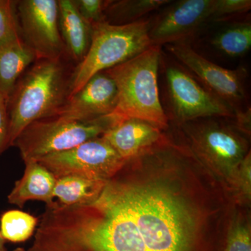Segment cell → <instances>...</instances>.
Segmentation results:
<instances>
[{
  "instance_id": "cell-1",
  "label": "cell",
  "mask_w": 251,
  "mask_h": 251,
  "mask_svg": "<svg viewBox=\"0 0 251 251\" xmlns=\"http://www.w3.org/2000/svg\"><path fill=\"white\" fill-rule=\"evenodd\" d=\"M179 179L117 174L97 199L64 206L55 225L72 251H193L201 212Z\"/></svg>"
},
{
  "instance_id": "cell-2",
  "label": "cell",
  "mask_w": 251,
  "mask_h": 251,
  "mask_svg": "<svg viewBox=\"0 0 251 251\" xmlns=\"http://www.w3.org/2000/svg\"><path fill=\"white\" fill-rule=\"evenodd\" d=\"M72 61L69 56L36 59L20 77L7 100L9 148L28 125L56 116L67 103L75 67Z\"/></svg>"
},
{
  "instance_id": "cell-3",
  "label": "cell",
  "mask_w": 251,
  "mask_h": 251,
  "mask_svg": "<svg viewBox=\"0 0 251 251\" xmlns=\"http://www.w3.org/2000/svg\"><path fill=\"white\" fill-rule=\"evenodd\" d=\"M160 59L161 47L151 46L129 60L105 71L117 86V105L112 115L144 120L161 129L168 126L158 91Z\"/></svg>"
},
{
  "instance_id": "cell-4",
  "label": "cell",
  "mask_w": 251,
  "mask_h": 251,
  "mask_svg": "<svg viewBox=\"0 0 251 251\" xmlns=\"http://www.w3.org/2000/svg\"><path fill=\"white\" fill-rule=\"evenodd\" d=\"M150 23L151 20L143 18L122 25L106 21L92 25L90 46L74 69L69 98L96 74L126 62L151 47Z\"/></svg>"
},
{
  "instance_id": "cell-5",
  "label": "cell",
  "mask_w": 251,
  "mask_h": 251,
  "mask_svg": "<svg viewBox=\"0 0 251 251\" xmlns=\"http://www.w3.org/2000/svg\"><path fill=\"white\" fill-rule=\"evenodd\" d=\"M109 115L90 121L58 116L37 120L28 125L14 142L23 161H38L50 153L67 151L102 136L118 120Z\"/></svg>"
},
{
  "instance_id": "cell-6",
  "label": "cell",
  "mask_w": 251,
  "mask_h": 251,
  "mask_svg": "<svg viewBox=\"0 0 251 251\" xmlns=\"http://www.w3.org/2000/svg\"><path fill=\"white\" fill-rule=\"evenodd\" d=\"M181 125L195 156L233 186L239 167L248 154L247 140L219 122H187Z\"/></svg>"
},
{
  "instance_id": "cell-7",
  "label": "cell",
  "mask_w": 251,
  "mask_h": 251,
  "mask_svg": "<svg viewBox=\"0 0 251 251\" xmlns=\"http://www.w3.org/2000/svg\"><path fill=\"white\" fill-rule=\"evenodd\" d=\"M38 162L56 179L75 175L103 181L114 177L126 163L102 136L67 151L50 153Z\"/></svg>"
},
{
  "instance_id": "cell-8",
  "label": "cell",
  "mask_w": 251,
  "mask_h": 251,
  "mask_svg": "<svg viewBox=\"0 0 251 251\" xmlns=\"http://www.w3.org/2000/svg\"><path fill=\"white\" fill-rule=\"evenodd\" d=\"M16 11L21 37L36 59L69 56L59 29L58 0L17 1Z\"/></svg>"
},
{
  "instance_id": "cell-9",
  "label": "cell",
  "mask_w": 251,
  "mask_h": 251,
  "mask_svg": "<svg viewBox=\"0 0 251 251\" xmlns=\"http://www.w3.org/2000/svg\"><path fill=\"white\" fill-rule=\"evenodd\" d=\"M166 75L172 110L180 123L211 117H235V110L231 105L200 85L186 71L170 66Z\"/></svg>"
},
{
  "instance_id": "cell-10",
  "label": "cell",
  "mask_w": 251,
  "mask_h": 251,
  "mask_svg": "<svg viewBox=\"0 0 251 251\" xmlns=\"http://www.w3.org/2000/svg\"><path fill=\"white\" fill-rule=\"evenodd\" d=\"M166 46L175 58L202 81L206 88L231 105L235 112L242 109L239 106L246 97V69L229 70L220 67L198 54L184 41Z\"/></svg>"
},
{
  "instance_id": "cell-11",
  "label": "cell",
  "mask_w": 251,
  "mask_h": 251,
  "mask_svg": "<svg viewBox=\"0 0 251 251\" xmlns=\"http://www.w3.org/2000/svg\"><path fill=\"white\" fill-rule=\"evenodd\" d=\"M214 0L172 1L150 23L151 45H168L184 41L203 23L209 21Z\"/></svg>"
},
{
  "instance_id": "cell-12",
  "label": "cell",
  "mask_w": 251,
  "mask_h": 251,
  "mask_svg": "<svg viewBox=\"0 0 251 251\" xmlns=\"http://www.w3.org/2000/svg\"><path fill=\"white\" fill-rule=\"evenodd\" d=\"M117 100L115 81L106 72L98 73L68 99L56 116L90 121L111 115L116 108Z\"/></svg>"
},
{
  "instance_id": "cell-13",
  "label": "cell",
  "mask_w": 251,
  "mask_h": 251,
  "mask_svg": "<svg viewBox=\"0 0 251 251\" xmlns=\"http://www.w3.org/2000/svg\"><path fill=\"white\" fill-rule=\"evenodd\" d=\"M161 128L135 118H119L102 138L128 161L151 148L163 138Z\"/></svg>"
},
{
  "instance_id": "cell-14",
  "label": "cell",
  "mask_w": 251,
  "mask_h": 251,
  "mask_svg": "<svg viewBox=\"0 0 251 251\" xmlns=\"http://www.w3.org/2000/svg\"><path fill=\"white\" fill-rule=\"evenodd\" d=\"M22 177L16 181L8 196L10 204L22 208L30 201L45 202L47 206L54 205L53 191L56 179L52 173L38 161L25 162Z\"/></svg>"
},
{
  "instance_id": "cell-15",
  "label": "cell",
  "mask_w": 251,
  "mask_h": 251,
  "mask_svg": "<svg viewBox=\"0 0 251 251\" xmlns=\"http://www.w3.org/2000/svg\"><path fill=\"white\" fill-rule=\"evenodd\" d=\"M58 4L61 35L68 55L77 64L90 48L92 27L77 11L74 0H58Z\"/></svg>"
},
{
  "instance_id": "cell-16",
  "label": "cell",
  "mask_w": 251,
  "mask_h": 251,
  "mask_svg": "<svg viewBox=\"0 0 251 251\" xmlns=\"http://www.w3.org/2000/svg\"><path fill=\"white\" fill-rule=\"evenodd\" d=\"M36 59L34 51L22 38L0 47V93L7 100L20 77Z\"/></svg>"
},
{
  "instance_id": "cell-17",
  "label": "cell",
  "mask_w": 251,
  "mask_h": 251,
  "mask_svg": "<svg viewBox=\"0 0 251 251\" xmlns=\"http://www.w3.org/2000/svg\"><path fill=\"white\" fill-rule=\"evenodd\" d=\"M107 181L87 179L75 175L62 176L56 180L53 197L57 198L59 204L63 206L90 204L97 199Z\"/></svg>"
},
{
  "instance_id": "cell-18",
  "label": "cell",
  "mask_w": 251,
  "mask_h": 251,
  "mask_svg": "<svg viewBox=\"0 0 251 251\" xmlns=\"http://www.w3.org/2000/svg\"><path fill=\"white\" fill-rule=\"evenodd\" d=\"M171 0H108L104 11L105 21L115 25L130 24L145 15L164 7Z\"/></svg>"
},
{
  "instance_id": "cell-19",
  "label": "cell",
  "mask_w": 251,
  "mask_h": 251,
  "mask_svg": "<svg viewBox=\"0 0 251 251\" xmlns=\"http://www.w3.org/2000/svg\"><path fill=\"white\" fill-rule=\"evenodd\" d=\"M214 49L229 57H241L251 47L250 22L234 23L220 31L211 41Z\"/></svg>"
},
{
  "instance_id": "cell-20",
  "label": "cell",
  "mask_w": 251,
  "mask_h": 251,
  "mask_svg": "<svg viewBox=\"0 0 251 251\" xmlns=\"http://www.w3.org/2000/svg\"><path fill=\"white\" fill-rule=\"evenodd\" d=\"M38 223L37 218L28 213L7 211L0 218V233L5 241L25 242L34 234Z\"/></svg>"
},
{
  "instance_id": "cell-21",
  "label": "cell",
  "mask_w": 251,
  "mask_h": 251,
  "mask_svg": "<svg viewBox=\"0 0 251 251\" xmlns=\"http://www.w3.org/2000/svg\"><path fill=\"white\" fill-rule=\"evenodd\" d=\"M16 4L17 1L0 0V47L22 38L18 25Z\"/></svg>"
},
{
  "instance_id": "cell-22",
  "label": "cell",
  "mask_w": 251,
  "mask_h": 251,
  "mask_svg": "<svg viewBox=\"0 0 251 251\" xmlns=\"http://www.w3.org/2000/svg\"><path fill=\"white\" fill-rule=\"evenodd\" d=\"M251 9V0H214L209 21H222L245 14Z\"/></svg>"
},
{
  "instance_id": "cell-23",
  "label": "cell",
  "mask_w": 251,
  "mask_h": 251,
  "mask_svg": "<svg viewBox=\"0 0 251 251\" xmlns=\"http://www.w3.org/2000/svg\"><path fill=\"white\" fill-rule=\"evenodd\" d=\"M77 11L91 25L105 21L104 11L108 1L103 0H74Z\"/></svg>"
},
{
  "instance_id": "cell-24",
  "label": "cell",
  "mask_w": 251,
  "mask_h": 251,
  "mask_svg": "<svg viewBox=\"0 0 251 251\" xmlns=\"http://www.w3.org/2000/svg\"><path fill=\"white\" fill-rule=\"evenodd\" d=\"M226 251H251V232L242 223L232 225L227 236Z\"/></svg>"
},
{
  "instance_id": "cell-25",
  "label": "cell",
  "mask_w": 251,
  "mask_h": 251,
  "mask_svg": "<svg viewBox=\"0 0 251 251\" xmlns=\"http://www.w3.org/2000/svg\"><path fill=\"white\" fill-rule=\"evenodd\" d=\"M251 153L249 152L244 158V161L239 167L237 177L232 186L237 190L238 192L249 199H250L251 193Z\"/></svg>"
},
{
  "instance_id": "cell-26",
  "label": "cell",
  "mask_w": 251,
  "mask_h": 251,
  "mask_svg": "<svg viewBox=\"0 0 251 251\" xmlns=\"http://www.w3.org/2000/svg\"><path fill=\"white\" fill-rule=\"evenodd\" d=\"M9 128L7 99L0 93V154L9 148Z\"/></svg>"
},
{
  "instance_id": "cell-27",
  "label": "cell",
  "mask_w": 251,
  "mask_h": 251,
  "mask_svg": "<svg viewBox=\"0 0 251 251\" xmlns=\"http://www.w3.org/2000/svg\"><path fill=\"white\" fill-rule=\"evenodd\" d=\"M251 108H248L246 110H238L235 112V117L237 118V125L240 129L250 131L251 128Z\"/></svg>"
},
{
  "instance_id": "cell-28",
  "label": "cell",
  "mask_w": 251,
  "mask_h": 251,
  "mask_svg": "<svg viewBox=\"0 0 251 251\" xmlns=\"http://www.w3.org/2000/svg\"><path fill=\"white\" fill-rule=\"evenodd\" d=\"M4 243L5 240L3 239V237H1V233H0V249H2V248L4 247Z\"/></svg>"
},
{
  "instance_id": "cell-29",
  "label": "cell",
  "mask_w": 251,
  "mask_h": 251,
  "mask_svg": "<svg viewBox=\"0 0 251 251\" xmlns=\"http://www.w3.org/2000/svg\"><path fill=\"white\" fill-rule=\"evenodd\" d=\"M14 251H25L23 250V249H16V250H15Z\"/></svg>"
},
{
  "instance_id": "cell-30",
  "label": "cell",
  "mask_w": 251,
  "mask_h": 251,
  "mask_svg": "<svg viewBox=\"0 0 251 251\" xmlns=\"http://www.w3.org/2000/svg\"><path fill=\"white\" fill-rule=\"evenodd\" d=\"M0 251H6V249H5V248H2V249H0Z\"/></svg>"
}]
</instances>
